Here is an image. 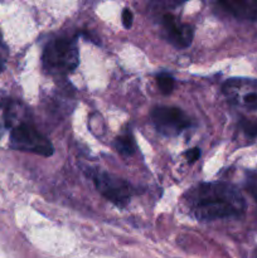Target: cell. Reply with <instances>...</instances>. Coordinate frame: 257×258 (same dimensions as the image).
<instances>
[{"label":"cell","mask_w":257,"mask_h":258,"mask_svg":"<svg viewBox=\"0 0 257 258\" xmlns=\"http://www.w3.org/2000/svg\"><path fill=\"white\" fill-rule=\"evenodd\" d=\"M190 208L199 221L238 217L246 204L234 186L224 183H206L190 193Z\"/></svg>","instance_id":"1"},{"label":"cell","mask_w":257,"mask_h":258,"mask_svg":"<svg viewBox=\"0 0 257 258\" xmlns=\"http://www.w3.org/2000/svg\"><path fill=\"white\" fill-rule=\"evenodd\" d=\"M80 54L75 40L58 38L45 45L42 60L45 72L54 76L71 73L80 63Z\"/></svg>","instance_id":"2"},{"label":"cell","mask_w":257,"mask_h":258,"mask_svg":"<svg viewBox=\"0 0 257 258\" xmlns=\"http://www.w3.org/2000/svg\"><path fill=\"white\" fill-rule=\"evenodd\" d=\"M10 144L17 150L29 151L42 156H50L53 154V145L50 141L28 122L20 123L13 128L10 134Z\"/></svg>","instance_id":"3"},{"label":"cell","mask_w":257,"mask_h":258,"mask_svg":"<svg viewBox=\"0 0 257 258\" xmlns=\"http://www.w3.org/2000/svg\"><path fill=\"white\" fill-rule=\"evenodd\" d=\"M92 179L101 196L120 208L128 203L134 194V188L130 183L110 173L95 171Z\"/></svg>","instance_id":"4"},{"label":"cell","mask_w":257,"mask_h":258,"mask_svg":"<svg viewBox=\"0 0 257 258\" xmlns=\"http://www.w3.org/2000/svg\"><path fill=\"white\" fill-rule=\"evenodd\" d=\"M222 91L232 105L257 110V80L232 78L224 83Z\"/></svg>","instance_id":"5"},{"label":"cell","mask_w":257,"mask_h":258,"mask_svg":"<svg viewBox=\"0 0 257 258\" xmlns=\"http://www.w3.org/2000/svg\"><path fill=\"white\" fill-rule=\"evenodd\" d=\"M151 121L160 134L165 136H176L189 127L190 120L188 116L176 107L159 106L151 111Z\"/></svg>","instance_id":"6"},{"label":"cell","mask_w":257,"mask_h":258,"mask_svg":"<svg viewBox=\"0 0 257 258\" xmlns=\"http://www.w3.org/2000/svg\"><path fill=\"white\" fill-rule=\"evenodd\" d=\"M163 25L168 34L169 42L178 48L188 47L193 39V29L186 24L176 22L171 14H165L163 17Z\"/></svg>","instance_id":"7"},{"label":"cell","mask_w":257,"mask_h":258,"mask_svg":"<svg viewBox=\"0 0 257 258\" xmlns=\"http://www.w3.org/2000/svg\"><path fill=\"white\" fill-rule=\"evenodd\" d=\"M222 8L239 19L257 20V2H221Z\"/></svg>","instance_id":"8"},{"label":"cell","mask_w":257,"mask_h":258,"mask_svg":"<svg viewBox=\"0 0 257 258\" xmlns=\"http://www.w3.org/2000/svg\"><path fill=\"white\" fill-rule=\"evenodd\" d=\"M116 150L121 154V155H133L136 151V143L131 135H122L118 136L115 140Z\"/></svg>","instance_id":"9"},{"label":"cell","mask_w":257,"mask_h":258,"mask_svg":"<svg viewBox=\"0 0 257 258\" xmlns=\"http://www.w3.org/2000/svg\"><path fill=\"white\" fill-rule=\"evenodd\" d=\"M156 82H158L159 90L164 95H169L174 90V78L170 75H168V73H160L156 77Z\"/></svg>","instance_id":"10"},{"label":"cell","mask_w":257,"mask_h":258,"mask_svg":"<svg viewBox=\"0 0 257 258\" xmlns=\"http://www.w3.org/2000/svg\"><path fill=\"white\" fill-rule=\"evenodd\" d=\"M242 128L244 133L251 138L257 136V121L252 120H242Z\"/></svg>","instance_id":"11"},{"label":"cell","mask_w":257,"mask_h":258,"mask_svg":"<svg viewBox=\"0 0 257 258\" xmlns=\"http://www.w3.org/2000/svg\"><path fill=\"white\" fill-rule=\"evenodd\" d=\"M121 18H122V24L123 27L126 28V29H128V28H131V25H133V20H134V15H133V12H131L130 9H123L122 12V15H121Z\"/></svg>","instance_id":"12"},{"label":"cell","mask_w":257,"mask_h":258,"mask_svg":"<svg viewBox=\"0 0 257 258\" xmlns=\"http://www.w3.org/2000/svg\"><path fill=\"white\" fill-rule=\"evenodd\" d=\"M199 156H201V150H199L198 148L190 149V150H188L185 153V158L188 159L189 163H194V161H197L199 159Z\"/></svg>","instance_id":"13"},{"label":"cell","mask_w":257,"mask_h":258,"mask_svg":"<svg viewBox=\"0 0 257 258\" xmlns=\"http://www.w3.org/2000/svg\"><path fill=\"white\" fill-rule=\"evenodd\" d=\"M248 190L249 193L252 194V197L257 201V180L251 179V180L248 181Z\"/></svg>","instance_id":"14"},{"label":"cell","mask_w":257,"mask_h":258,"mask_svg":"<svg viewBox=\"0 0 257 258\" xmlns=\"http://www.w3.org/2000/svg\"><path fill=\"white\" fill-rule=\"evenodd\" d=\"M4 66H5V63H4V58L2 57V55H0V73L3 72V70H4Z\"/></svg>","instance_id":"15"},{"label":"cell","mask_w":257,"mask_h":258,"mask_svg":"<svg viewBox=\"0 0 257 258\" xmlns=\"http://www.w3.org/2000/svg\"><path fill=\"white\" fill-rule=\"evenodd\" d=\"M0 40H2V35H0Z\"/></svg>","instance_id":"16"}]
</instances>
